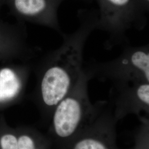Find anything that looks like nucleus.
<instances>
[{"mask_svg": "<svg viewBox=\"0 0 149 149\" xmlns=\"http://www.w3.org/2000/svg\"><path fill=\"white\" fill-rule=\"evenodd\" d=\"M1 145L2 149H18L17 139L10 134L5 135L1 138Z\"/></svg>", "mask_w": 149, "mask_h": 149, "instance_id": "1a4fd4ad", "label": "nucleus"}, {"mask_svg": "<svg viewBox=\"0 0 149 149\" xmlns=\"http://www.w3.org/2000/svg\"><path fill=\"white\" fill-rule=\"evenodd\" d=\"M21 81L12 70H0V101L11 99L17 95L21 88Z\"/></svg>", "mask_w": 149, "mask_h": 149, "instance_id": "423d86ee", "label": "nucleus"}, {"mask_svg": "<svg viewBox=\"0 0 149 149\" xmlns=\"http://www.w3.org/2000/svg\"><path fill=\"white\" fill-rule=\"evenodd\" d=\"M64 0H6L17 16L60 31L58 10Z\"/></svg>", "mask_w": 149, "mask_h": 149, "instance_id": "39448f33", "label": "nucleus"}, {"mask_svg": "<svg viewBox=\"0 0 149 149\" xmlns=\"http://www.w3.org/2000/svg\"><path fill=\"white\" fill-rule=\"evenodd\" d=\"M90 79L83 70L74 88L54 108V130L62 140L74 136L85 117L94 111L87 94V82Z\"/></svg>", "mask_w": 149, "mask_h": 149, "instance_id": "7ed1b4c3", "label": "nucleus"}, {"mask_svg": "<svg viewBox=\"0 0 149 149\" xmlns=\"http://www.w3.org/2000/svg\"><path fill=\"white\" fill-rule=\"evenodd\" d=\"M100 7L96 29L109 34L107 46L124 43L132 27L131 0H97Z\"/></svg>", "mask_w": 149, "mask_h": 149, "instance_id": "20e7f679", "label": "nucleus"}, {"mask_svg": "<svg viewBox=\"0 0 149 149\" xmlns=\"http://www.w3.org/2000/svg\"><path fill=\"white\" fill-rule=\"evenodd\" d=\"M71 149H112V147L104 139L96 135H88L76 140Z\"/></svg>", "mask_w": 149, "mask_h": 149, "instance_id": "6e6552de", "label": "nucleus"}, {"mask_svg": "<svg viewBox=\"0 0 149 149\" xmlns=\"http://www.w3.org/2000/svg\"><path fill=\"white\" fill-rule=\"evenodd\" d=\"M84 71L89 78L113 81L115 86L139 82H149V47H127L111 61L88 64Z\"/></svg>", "mask_w": 149, "mask_h": 149, "instance_id": "f03ea898", "label": "nucleus"}, {"mask_svg": "<svg viewBox=\"0 0 149 149\" xmlns=\"http://www.w3.org/2000/svg\"><path fill=\"white\" fill-rule=\"evenodd\" d=\"M87 1H90V0H87Z\"/></svg>", "mask_w": 149, "mask_h": 149, "instance_id": "f8f14e48", "label": "nucleus"}, {"mask_svg": "<svg viewBox=\"0 0 149 149\" xmlns=\"http://www.w3.org/2000/svg\"><path fill=\"white\" fill-rule=\"evenodd\" d=\"M132 26L143 29L146 24L149 12V0H131Z\"/></svg>", "mask_w": 149, "mask_h": 149, "instance_id": "0eeeda50", "label": "nucleus"}, {"mask_svg": "<svg viewBox=\"0 0 149 149\" xmlns=\"http://www.w3.org/2000/svg\"><path fill=\"white\" fill-rule=\"evenodd\" d=\"M79 26L69 34H62L61 47L49 55L42 68L40 92L43 103L55 108L76 86L83 71L84 50L91 33L96 29L98 12L78 11Z\"/></svg>", "mask_w": 149, "mask_h": 149, "instance_id": "f257e3e1", "label": "nucleus"}, {"mask_svg": "<svg viewBox=\"0 0 149 149\" xmlns=\"http://www.w3.org/2000/svg\"><path fill=\"white\" fill-rule=\"evenodd\" d=\"M4 2H6V0H0V5Z\"/></svg>", "mask_w": 149, "mask_h": 149, "instance_id": "9b49d317", "label": "nucleus"}, {"mask_svg": "<svg viewBox=\"0 0 149 149\" xmlns=\"http://www.w3.org/2000/svg\"><path fill=\"white\" fill-rule=\"evenodd\" d=\"M17 141L18 149H36L33 139L28 136H22Z\"/></svg>", "mask_w": 149, "mask_h": 149, "instance_id": "9d476101", "label": "nucleus"}, {"mask_svg": "<svg viewBox=\"0 0 149 149\" xmlns=\"http://www.w3.org/2000/svg\"></svg>", "mask_w": 149, "mask_h": 149, "instance_id": "ddd939ff", "label": "nucleus"}]
</instances>
